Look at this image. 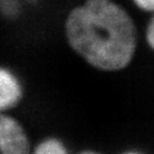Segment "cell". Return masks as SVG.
Returning <instances> with one entry per match:
<instances>
[{
  "instance_id": "cell-1",
  "label": "cell",
  "mask_w": 154,
  "mask_h": 154,
  "mask_svg": "<svg viewBox=\"0 0 154 154\" xmlns=\"http://www.w3.org/2000/svg\"><path fill=\"white\" fill-rule=\"evenodd\" d=\"M72 49L90 65L118 71L130 63L136 49V30L130 15L112 0H87L65 18Z\"/></svg>"
},
{
  "instance_id": "cell-2",
  "label": "cell",
  "mask_w": 154,
  "mask_h": 154,
  "mask_svg": "<svg viewBox=\"0 0 154 154\" xmlns=\"http://www.w3.org/2000/svg\"><path fill=\"white\" fill-rule=\"evenodd\" d=\"M31 141L26 130L16 118L7 112H0V153L28 154Z\"/></svg>"
},
{
  "instance_id": "cell-3",
  "label": "cell",
  "mask_w": 154,
  "mask_h": 154,
  "mask_svg": "<svg viewBox=\"0 0 154 154\" xmlns=\"http://www.w3.org/2000/svg\"><path fill=\"white\" fill-rule=\"evenodd\" d=\"M24 93L20 78L11 69L0 65V112H8L17 107Z\"/></svg>"
},
{
  "instance_id": "cell-4",
  "label": "cell",
  "mask_w": 154,
  "mask_h": 154,
  "mask_svg": "<svg viewBox=\"0 0 154 154\" xmlns=\"http://www.w3.org/2000/svg\"><path fill=\"white\" fill-rule=\"evenodd\" d=\"M35 154H65L67 148L61 139L57 137H46L41 139L33 148Z\"/></svg>"
},
{
  "instance_id": "cell-5",
  "label": "cell",
  "mask_w": 154,
  "mask_h": 154,
  "mask_svg": "<svg viewBox=\"0 0 154 154\" xmlns=\"http://www.w3.org/2000/svg\"><path fill=\"white\" fill-rule=\"evenodd\" d=\"M22 0H0V15L8 19H16L20 16Z\"/></svg>"
},
{
  "instance_id": "cell-6",
  "label": "cell",
  "mask_w": 154,
  "mask_h": 154,
  "mask_svg": "<svg viewBox=\"0 0 154 154\" xmlns=\"http://www.w3.org/2000/svg\"><path fill=\"white\" fill-rule=\"evenodd\" d=\"M133 2L143 11L154 13V0H133Z\"/></svg>"
},
{
  "instance_id": "cell-7",
  "label": "cell",
  "mask_w": 154,
  "mask_h": 154,
  "mask_svg": "<svg viewBox=\"0 0 154 154\" xmlns=\"http://www.w3.org/2000/svg\"><path fill=\"white\" fill-rule=\"evenodd\" d=\"M147 41L154 51V16L151 18L147 28Z\"/></svg>"
},
{
  "instance_id": "cell-8",
  "label": "cell",
  "mask_w": 154,
  "mask_h": 154,
  "mask_svg": "<svg viewBox=\"0 0 154 154\" xmlns=\"http://www.w3.org/2000/svg\"><path fill=\"white\" fill-rule=\"evenodd\" d=\"M24 3H27V5H34L40 1V0H22Z\"/></svg>"
}]
</instances>
